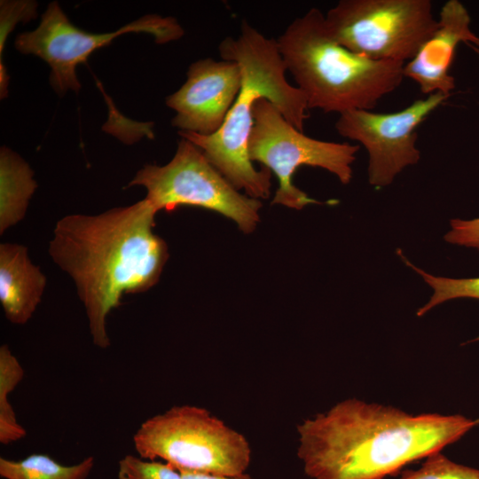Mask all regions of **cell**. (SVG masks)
Here are the masks:
<instances>
[{
    "instance_id": "1",
    "label": "cell",
    "mask_w": 479,
    "mask_h": 479,
    "mask_svg": "<svg viewBox=\"0 0 479 479\" xmlns=\"http://www.w3.org/2000/svg\"><path fill=\"white\" fill-rule=\"evenodd\" d=\"M156 214L143 199L98 215H67L53 229L49 255L73 279L98 348L111 345L106 318L122 296L160 280L169 249L153 232Z\"/></svg>"
},
{
    "instance_id": "2",
    "label": "cell",
    "mask_w": 479,
    "mask_h": 479,
    "mask_svg": "<svg viewBox=\"0 0 479 479\" xmlns=\"http://www.w3.org/2000/svg\"><path fill=\"white\" fill-rule=\"evenodd\" d=\"M478 423L349 398L298 424L297 456L311 479H383L439 452Z\"/></svg>"
},
{
    "instance_id": "3",
    "label": "cell",
    "mask_w": 479,
    "mask_h": 479,
    "mask_svg": "<svg viewBox=\"0 0 479 479\" xmlns=\"http://www.w3.org/2000/svg\"><path fill=\"white\" fill-rule=\"evenodd\" d=\"M218 51L222 59L236 62L241 72V87L220 130L202 136L179 131L181 137L195 145L208 161L239 191L247 196L266 199L271 194V170L257 169L248 155L254 126V106L266 98L297 130L303 131L309 110L303 93L286 78V65L278 41L267 38L247 20L237 37H225Z\"/></svg>"
},
{
    "instance_id": "4",
    "label": "cell",
    "mask_w": 479,
    "mask_h": 479,
    "mask_svg": "<svg viewBox=\"0 0 479 479\" xmlns=\"http://www.w3.org/2000/svg\"><path fill=\"white\" fill-rule=\"evenodd\" d=\"M277 41L309 109L339 114L373 110L404 78V64L373 60L340 44L318 8L295 18Z\"/></svg>"
},
{
    "instance_id": "5",
    "label": "cell",
    "mask_w": 479,
    "mask_h": 479,
    "mask_svg": "<svg viewBox=\"0 0 479 479\" xmlns=\"http://www.w3.org/2000/svg\"><path fill=\"white\" fill-rule=\"evenodd\" d=\"M139 457L178 471L233 476L251 461L247 438L204 407L182 404L146 419L133 435Z\"/></svg>"
},
{
    "instance_id": "6",
    "label": "cell",
    "mask_w": 479,
    "mask_h": 479,
    "mask_svg": "<svg viewBox=\"0 0 479 479\" xmlns=\"http://www.w3.org/2000/svg\"><path fill=\"white\" fill-rule=\"evenodd\" d=\"M329 34L376 61L405 64L437 27L430 0H341L325 14Z\"/></svg>"
},
{
    "instance_id": "7",
    "label": "cell",
    "mask_w": 479,
    "mask_h": 479,
    "mask_svg": "<svg viewBox=\"0 0 479 479\" xmlns=\"http://www.w3.org/2000/svg\"><path fill=\"white\" fill-rule=\"evenodd\" d=\"M253 114L248 155L252 162H260L276 175L279 187L273 204L300 210L309 204L319 203L293 184V175L304 165L326 169L343 185L350 182L351 165L356 160L358 145L306 136L266 98L255 101Z\"/></svg>"
},
{
    "instance_id": "8",
    "label": "cell",
    "mask_w": 479,
    "mask_h": 479,
    "mask_svg": "<svg viewBox=\"0 0 479 479\" xmlns=\"http://www.w3.org/2000/svg\"><path fill=\"white\" fill-rule=\"evenodd\" d=\"M143 186L144 198L157 213L179 206H194L219 213L245 233L259 222L257 199L239 192L192 142L181 138L173 158L163 166L145 165L127 187Z\"/></svg>"
},
{
    "instance_id": "9",
    "label": "cell",
    "mask_w": 479,
    "mask_h": 479,
    "mask_svg": "<svg viewBox=\"0 0 479 479\" xmlns=\"http://www.w3.org/2000/svg\"><path fill=\"white\" fill-rule=\"evenodd\" d=\"M128 33L148 34L157 43H167L180 39L185 31L173 17L149 14L114 32H86L73 25L54 1L48 4L35 29L17 36L15 47L23 54H32L45 61L51 67L50 82L53 90L63 95L68 90H80L78 65L84 63L96 50Z\"/></svg>"
},
{
    "instance_id": "10",
    "label": "cell",
    "mask_w": 479,
    "mask_h": 479,
    "mask_svg": "<svg viewBox=\"0 0 479 479\" xmlns=\"http://www.w3.org/2000/svg\"><path fill=\"white\" fill-rule=\"evenodd\" d=\"M449 96L437 92L417 99L397 112L350 110L339 114L337 132L360 143L368 153V182L376 188L390 185L406 167L416 164L417 128Z\"/></svg>"
},
{
    "instance_id": "11",
    "label": "cell",
    "mask_w": 479,
    "mask_h": 479,
    "mask_svg": "<svg viewBox=\"0 0 479 479\" xmlns=\"http://www.w3.org/2000/svg\"><path fill=\"white\" fill-rule=\"evenodd\" d=\"M185 83L166 98L176 112L172 125L179 131L210 136L223 126L241 87V72L234 61L199 59L188 68Z\"/></svg>"
},
{
    "instance_id": "12",
    "label": "cell",
    "mask_w": 479,
    "mask_h": 479,
    "mask_svg": "<svg viewBox=\"0 0 479 479\" xmlns=\"http://www.w3.org/2000/svg\"><path fill=\"white\" fill-rule=\"evenodd\" d=\"M470 23L469 12L459 0H449L443 5L436 29L404 66V77L414 81L423 94L450 96L455 89L450 68L458 45L464 43L479 47V36L472 31Z\"/></svg>"
},
{
    "instance_id": "13",
    "label": "cell",
    "mask_w": 479,
    "mask_h": 479,
    "mask_svg": "<svg viewBox=\"0 0 479 479\" xmlns=\"http://www.w3.org/2000/svg\"><path fill=\"white\" fill-rule=\"evenodd\" d=\"M46 284L45 275L31 262L27 247L0 245V302L9 322H28L41 302Z\"/></svg>"
},
{
    "instance_id": "14",
    "label": "cell",
    "mask_w": 479,
    "mask_h": 479,
    "mask_svg": "<svg viewBox=\"0 0 479 479\" xmlns=\"http://www.w3.org/2000/svg\"><path fill=\"white\" fill-rule=\"evenodd\" d=\"M37 184L29 165L16 153L0 151V233L20 222Z\"/></svg>"
},
{
    "instance_id": "15",
    "label": "cell",
    "mask_w": 479,
    "mask_h": 479,
    "mask_svg": "<svg viewBox=\"0 0 479 479\" xmlns=\"http://www.w3.org/2000/svg\"><path fill=\"white\" fill-rule=\"evenodd\" d=\"M94 465L92 456L65 466L48 455L34 453L19 460L0 458V476L4 479H87Z\"/></svg>"
},
{
    "instance_id": "16",
    "label": "cell",
    "mask_w": 479,
    "mask_h": 479,
    "mask_svg": "<svg viewBox=\"0 0 479 479\" xmlns=\"http://www.w3.org/2000/svg\"><path fill=\"white\" fill-rule=\"evenodd\" d=\"M25 375L18 358L6 344L0 347V443L9 444L24 438L25 428L18 421L9 396Z\"/></svg>"
},
{
    "instance_id": "17",
    "label": "cell",
    "mask_w": 479,
    "mask_h": 479,
    "mask_svg": "<svg viewBox=\"0 0 479 479\" xmlns=\"http://www.w3.org/2000/svg\"><path fill=\"white\" fill-rule=\"evenodd\" d=\"M405 263L420 274L434 293L429 301L417 311L419 317L423 316L438 304L458 298H472L479 300V277L467 279H453L435 276L416 267L404 256Z\"/></svg>"
},
{
    "instance_id": "18",
    "label": "cell",
    "mask_w": 479,
    "mask_h": 479,
    "mask_svg": "<svg viewBox=\"0 0 479 479\" xmlns=\"http://www.w3.org/2000/svg\"><path fill=\"white\" fill-rule=\"evenodd\" d=\"M400 479H479V470L458 464L439 452L429 455L417 470H406Z\"/></svg>"
},
{
    "instance_id": "19",
    "label": "cell",
    "mask_w": 479,
    "mask_h": 479,
    "mask_svg": "<svg viewBox=\"0 0 479 479\" xmlns=\"http://www.w3.org/2000/svg\"><path fill=\"white\" fill-rule=\"evenodd\" d=\"M117 479H183V476L166 462L127 454L118 462Z\"/></svg>"
},
{
    "instance_id": "20",
    "label": "cell",
    "mask_w": 479,
    "mask_h": 479,
    "mask_svg": "<svg viewBox=\"0 0 479 479\" xmlns=\"http://www.w3.org/2000/svg\"><path fill=\"white\" fill-rule=\"evenodd\" d=\"M36 5L32 1H1V56L9 32L17 22L34 19Z\"/></svg>"
},
{
    "instance_id": "21",
    "label": "cell",
    "mask_w": 479,
    "mask_h": 479,
    "mask_svg": "<svg viewBox=\"0 0 479 479\" xmlns=\"http://www.w3.org/2000/svg\"><path fill=\"white\" fill-rule=\"evenodd\" d=\"M450 224L451 229L444 236L447 242L479 251V217L469 220L454 218Z\"/></svg>"
},
{
    "instance_id": "22",
    "label": "cell",
    "mask_w": 479,
    "mask_h": 479,
    "mask_svg": "<svg viewBox=\"0 0 479 479\" xmlns=\"http://www.w3.org/2000/svg\"><path fill=\"white\" fill-rule=\"evenodd\" d=\"M183 479H253L248 474L244 473L233 476L218 475L208 473L180 471Z\"/></svg>"
},
{
    "instance_id": "23",
    "label": "cell",
    "mask_w": 479,
    "mask_h": 479,
    "mask_svg": "<svg viewBox=\"0 0 479 479\" xmlns=\"http://www.w3.org/2000/svg\"><path fill=\"white\" fill-rule=\"evenodd\" d=\"M475 53L476 55L479 57V47L477 46H469Z\"/></svg>"
}]
</instances>
